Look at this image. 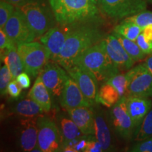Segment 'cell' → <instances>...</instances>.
<instances>
[{
  "instance_id": "6da1fadb",
  "label": "cell",
  "mask_w": 152,
  "mask_h": 152,
  "mask_svg": "<svg viewBox=\"0 0 152 152\" xmlns=\"http://www.w3.org/2000/svg\"><path fill=\"white\" fill-rule=\"evenodd\" d=\"M104 37L93 21L70 25L64 48L56 63L66 71L75 65L76 61L87 49L99 42Z\"/></svg>"
},
{
  "instance_id": "7a4b0ae2",
  "label": "cell",
  "mask_w": 152,
  "mask_h": 152,
  "mask_svg": "<svg viewBox=\"0 0 152 152\" xmlns=\"http://www.w3.org/2000/svg\"><path fill=\"white\" fill-rule=\"evenodd\" d=\"M57 23L70 26L93 21L99 14L98 5L93 0H49Z\"/></svg>"
},
{
  "instance_id": "3957f363",
  "label": "cell",
  "mask_w": 152,
  "mask_h": 152,
  "mask_svg": "<svg viewBox=\"0 0 152 152\" xmlns=\"http://www.w3.org/2000/svg\"><path fill=\"white\" fill-rule=\"evenodd\" d=\"M75 65L88 71L98 82L106 83L119 73L118 68L107 54L102 40L82 54L76 61Z\"/></svg>"
},
{
  "instance_id": "277c9868",
  "label": "cell",
  "mask_w": 152,
  "mask_h": 152,
  "mask_svg": "<svg viewBox=\"0 0 152 152\" xmlns=\"http://www.w3.org/2000/svg\"><path fill=\"white\" fill-rule=\"evenodd\" d=\"M22 11L28 24L37 37H41L57 22L49 1L45 0H27L16 7Z\"/></svg>"
},
{
  "instance_id": "5b68a950",
  "label": "cell",
  "mask_w": 152,
  "mask_h": 152,
  "mask_svg": "<svg viewBox=\"0 0 152 152\" xmlns=\"http://www.w3.org/2000/svg\"><path fill=\"white\" fill-rule=\"evenodd\" d=\"M18 52L23 64L24 71L35 77L50 60L49 51L44 45L36 42L17 45Z\"/></svg>"
},
{
  "instance_id": "8992f818",
  "label": "cell",
  "mask_w": 152,
  "mask_h": 152,
  "mask_svg": "<svg viewBox=\"0 0 152 152\" xmlns=\"http://www.w3.org/2000/svg\"><path fill=\"white\" fill-rule=\"evenodd\" d=\"M38 147L42 152L61 151L63 135L57 125L50 118L45 115L37 118Z\"/></svg>"
},
{
  "instance_id": "52a82bcc",
  "label": "cell",
  "mask_w": 152,
  "mask_h": 152,
  "mask_svg": "<svg viewBox=\"0 0 152 152\" xmlns=\"http://www.w3.org/2000/svg\"><path fill=\"white\" fill-rule=\"evenodd\" d=\"M147 0H98L103 14L113 19L125 18L147 9Z\"/></svg>"
},
{
  "instance_id": "ba28073f",
  "label": "cell",
  "mask_w": 152,
  "mask_h": 152,
  "mask_svg": "<svg viewBox=\"0 0 152 152\" xmlns=\"http://www.w3.org/2000/svg\"><path fill=\"white\" fill-rule=\"evenodd\" d=\"M128 85L126 96L152 97V74L144 64L126 73Z\"/></svg>"
},
{
  "instance_id": "9c48e42d",
  "label": "cell",
  "mask_w": 152,
  "mask_h": 152,
  "mask_svg": "<svg viewBox=\"0 0 152 152\" xmlns=\"http://www.w3.org/2000/svg\"><path fill=\"white\" fill-rule=\"evenodd\" d=\"M3 30L11 40L16 45L33 42L37 37L28 24L26 16L17 7Z\"/></svg>"
},
{
  "instance_id": "30bf717a",
  "label": "cell",
  "mask_w": 152,
  "mask_h": 152,
  "mask_svg": "<svg viewBox=\"0 0 152 152\" xmlns=\"http://www.w3.org/2000/svg\"><path fill=\"white\" fill-rule=\"evenodd\" d=\"M39 75L52 97L60 99L66 82L69 76L67 71L58 63L51 60L43 68Z\"/></svg>"
},
{
  "instance_id": "8fae6325",
  "label": "cell",
  "mask_w": 152,
  "mask_h": 152,
  "mask_svg": "<svg viewBox=\"0 0 152 152\" xmlns=\"http://www.w3.org/2000/svg\"><path fill=\"white\" fill-rule=\"evenodd\" d=\"M104 48L120 71H128L134 64V60L129 56L124 47L113 33L102 39Z\"/></svg>"
},
{
  "instance_id": "7c38bea8",
  "label": "cell",
  "mask_w": 152,
  "mask_h": 152,
  "mask_svg": "<svg viewBox=\"0 0 152 152\" xmlns=\"http://www.w3.org/2000/svg\"><path fill=\"white\" fill-rule=\"evenodd\" d=\"M111 117L114 128L119 135L124 139H130L135 128L128 113L126 96L121 98L118 102L113 106Z\"/></svg>"
},
{
  "instance_id": "4fadbf2b",
  "label": "cell",
  "mask_w": 152,
  "mask_h": 152,
  "mask_svg": "<svg viewBox=\"0 0 152 152\" xmlns=\"http://www.w3.org/2000/svg\"><path fill=\"white\" fill-rule=\"evenodd\" d=\"M70 77L73 78L87 99L92 104L96 102L97 94V80L92 74L80 66L75 65L66 70Z\"/></svg>"
},
{
  "instance_id": "5bb4252c",
  "label": "cell",
  "mask_w": 152,
  "mask_h": 152,
  "mask_svg": "<svg viewBox=\"0 0 152 152\" xmlns=\"http://www.w3.org/2000/svg\"><path fill=\"white\" fill-rule=\"evenodd\" d=\"M68 26H54L40 37V42L45 46L50 54V60L56 62L64 48Z\"/></svg>"
},
{
  "instance_id": "9a60e30c",
  "label": "cell",
  "mask_w": 152,
  "mask_h": 152,
  "mask_svg": "<svg viewBox=\"0 0 152 152\" xmlns=\"http://www.w3.org/2000/svg\"><path fill=\"white\" fill-rule=\"evenodd\" d=\"M63 109L69 110L79 107H92L93 104L83 94L78 85L71 77L68 76L60 98Z\"/></svg>"
},
{
  "instance_id": "2e32d148",
  "label": "cell",
  "mask_w": 152,
  "mask_h": 152,
  "mask_svg": "<svg viewBox=\"0 0 152 152\" xmlns=\"http://www.w3.org/2000/svg\"><path fill=\"white\" fill-rule=\"evenodd\" d=\"M37 118H26L20 121L19 144L23 151H42L38 147Z\"/></svg>"
},
{
  "instance_id": "e0dca14e",
  "label": "cell",
  "mask_w": 152,
  "mask_h": 152,
  "mask_svg": "<svg viewBox=\"0 0 152 152\" xmlns=\"http://www.w3.org/2000/svg\"><path fill=\"white\" fill-rule=\"evenodd\" d=\"M126 104L134 128H137L151 109L152 101L148 97L130 96H126Z\"/></svg>"
},
{
  "instance_id": "ac0fdd59",
  "label": "cell",
  "mask_w": 152,
  "mask_h": 152,
  "mask_svg": "<svg viewBox=\"0 0 152 152\" xmlns=\"http://www.w3.org/2000/svg\"><path fill=\"white\" fill-rule=\"evenodd\" d=\"M68 115L86 135H94V115L91 107H79L68 110Z\"/></svg>"
},
{
  "instance_id": "d6986e66",
  "label": "cell",
  "mask_w": 152,
  "mask_h": 152,
  "mask_svg": "<svg viewBox=\"0 0 152 152\" xmlns=\"http://www.w3.org/2000/svg\"><path fill=\"white\" fill-rule=\"evenodd\" d=\"M28 96L35 101L45 112H48L52 109V96L39 75L36 78Z\"/></svg>"
},
{
  "instance_id": "ffe728a7",
  "label": "cell",
  "mask_w": 152,
  "mask_h": 152,
  "mask_svg": "<svg viewBox=\"0 0 152 152\" xmlns=\"http://www.w3.org/2000/svg\"><path fill=\"white\" fill-rule=\"evenodd\" d=\"M8 67L12 74L13 79H16L19 74L24 71L23 64L18 52L17 45L13 44L1 56V61Z\"/></svg>"
},
{
  "instance_id": "44dd1931",
  "label": "cell",
  "mask_w": 152,
  "mask_h": 152,
  "mask_svg": "<svg viewBox=\"0 0 152 152\" xmlns=\"http://www.w3.org/2000/svg\"><path fill=\"white\" fill-rule=\"evenodd\" d=\"M94 136L102 145L104 151L111 149V136L104 118L99 114L94 115Z\"/></svg>"
},
{
  "instance_id": "7402d4cb",
  "label": "cell",
  "mask_w": 152,
  "mask_h": 152,
  "mask_svg": "<svg viewBox=\"0 0 152 152\" xmlns=\"http://www.w3.org/2000/svg\"><path fill=\"white\" fill-rule=\"evenodd\" d=\"M121 97L118 92L113 86L106 83L100 87L96 96V102L108 108L113 107Z\"/></svg>"
},
{
  "instance_id": "603a6c76",
  "label": "cell",
  "mask_w": 152,
  "mask_h": 152,
  "mask_svg": "<svg viewBox=\"0 0 152 152\" xmlns=\"http://www.w3.org/2000/svg\"><path fill=\"white\" fill-rule=\"evenodd\" d=\"M14 113L25 118H37L44 115L45 112L32 99H26L16 104Z\"/></svg>"
},
{
  "instance_id": "cb8c5ba5",
  "label": "cell",
  "mask_w": 152,
  "mask_h": 152,
  "mask_svg": "<svg viewBox=\"0 0 152 152\" xmlns=\"http://www.w3.org/2000/svg\"><path fill=\"white\" fill-rule=\"evenodd\" d=\"M61 130L63 135L62 147L69 142L77 140L85 135L71 118H63L61 120Z\"/></svg>"
},
{
  "instance_id": "d4e9b609",
  "label": "cell",
  "mask_w": 152,
  "mask_h": 152,
  "mask_svg": "<svg viewBox=\"0 0 152 152\" xmlns=\"http://www.w3.org/2000/svg\"><path fill=\"white\" fill-rule=\"evenodd\" d=\"M113 32H115L131 40L136 41L137 38L142 32V29L134 23L124 18L121 23L117 25L114 28Z\"/></svg>"
},
{
  "instance_id": "484cf974",
  "label": "cell",
  "mask_w": 152,
  "mask_h": 152,
  "mask_svg": "<svg viewBox=\"0 0 152 152\" xmlns=\"http://www.w3.org/2000/svg\"><path fill=\"white\" fill-rule=\"evenodd\" d=\"M113 34L117 39H118L123 47H124L127 53L129 54L131 58H132L134 61H141L145 57L146 54L142 52V50L139 47V45L137 44L135 41H132L131 39H129L128 38L123 37L120 34L115 33V32H113Z\"/></svg>"
},
{
  "instance_id": "4316f807",
  "label": "cell",
  "mask_w": 152,
  "mask_h": 152,
  "mask_svg": "<svg viewBox=\"0 0 152 152\" xmlns=\"http://www.w3.org/2000/svg\"><path fill=\"white\" fill-rule=\"evenodd\" d=\"M152 137V109L150 110L136 131L134 140L143 141Z\"/></svg>"
},
{
  "instance_id": "83f0119b",
  "label": "cell",
  "mask_w": 152,
  "mask_h": 152,
  "mask_svg": "<svg viewBox=\"0 0 152 152\" xmlns=\"http://www.w3.org/2000/svg\"><path fill=\"white\" fill-rule=\"evenodd\" d=\"M106 83L111 84L112 86L116 89L121 98L126 96L128 85V77H127L126 73L117 74L108 80Z\"/></svg>"
},
{
  "instance_id": "f1b7e54d",
  "label": "cell",
  "mask_w": 152,
  "mask_h": 152,
  "mask_svg": "<svg viewBox=\"0 0 152 152\" xmlns=\"http://www.w3.org/2000/svg\"><path fill=\"white\" fill-rule=\"evenodd\" d=\"M125 19L134 23L143 30L147 26L152 25V12L143 11L133 16L127 17Z\"/></svg>"
},
{
  "instance_id": "f546056e",
  "label": "cell",
  "mask_w": 152,
  "mask_h": 152,
  "mask_svg": "<svg viewBox=\"0 0 152 152\" xmlns=\"http://www.w3.org/2000/svg\"><path fill=\"white\" fill-rule=\"evenodd\" d=\"M16 7L4 0L0 1V29H3L10 17L14 12Z\"/></svg>"
},
{
  "instance_id": "4dcf8cb0",
  "label": "cell",
  "mask_w": 152,
  "mask_h": 152,
  "mask_svg": "<svg viewBox=\"0 0 152 152\" xmlns=\"http://www.w3.org/2000/svg\"><path fill=\"white\" fill-rule=\"evenodd\" d=\"M12 80H14L12 74L8 67L4 64L0 69V90L1 96L7 94V87Z\"/></svg>"
},
{
  "instance_id": "1f68e13d",
  "label": "cell",
  "mask_w": 152,
  "mask_h": 152,
  "mask_svg": "<svg viewBox=\"0 0 152 152\" xmlns=\"http://www.w3.org/2000/svg\"><path fill=\"white\" fill-rule=\"evenodd\" d=\"M130 151L133 152H152V138L150 137L143 141L138 142L130 148Z\"/></svg>"
},
{
  "instance_id": "d6a6232c",
  "label": "cell",
  "mask_w": 152,
  "mask_h": 152,
  "mask_svg": "<svg viewBox=\"0 0 152 152\" xmlns=\"http://www.w3.org/2000/svg\"><path fill=\"white\" fill-rule=\"evenodd\" d=\"M135 42L144 54H152V42L147 40L142 33L137 38Z\"/></svg>"
},
{
  "instance_id": "836d02e7",
  "label": "cell",
  "mask_w": 152,
  "mask_h": 152,
  "mask_svg": "<svg viewBox=\"0 0 152 152\" xmlns=\"http://www.w3.org/2000/svg\"><path fill=\"white\" fill-rule=\"evenodd\" d=\"M13 44H15L11 40L3 29H0V53L1 56Z\"/></svg>"
},
{
  "instance_id": "e575fe53",
  "label": "cell",
  "mask_w": 152,
  "mask_h": 152,
  "mask_svg": "<svg viewBox=\"0 0 152 152\" xmlns=\"http://www.w3.org/2000/svg\"><path fill=\"white\" fill-rule=\"evenodd\" d=\"M22 89L16 80H12L7 87V94H9L13 98H18L21 94Z\"/></svg>"
},
{
  "instance_id": "d590c367",
  "label": "cell",
  "mask_w": 152,
  "mask_h": 152,
  "mask_svg": "<svg viewBox=\"0 0 152 152\" xmlns=\"http://www.w3.org/2000/svg\"><path fill=\"white\" fill-rule=\"evenodd\" d=\"M104 151L102 149V145L96 140L95 136L92 135L90 138L89 139L88 142H87V147L85 148V152H102Z\"/></svg>"
},
{
  "instance_id": "8d00e7d4",
  "label": "cell",
  "mask_w": 152,
  "mask_h": 152,
  "mask_svg": "<svg viewBox=\"0 0 152 152\" xmlns=\"http://www.w3.org/2000/svg\"><path fill=\"white\" fill-rule=\"evenodd\" d=\"M15 80L18 82V83L23 89H28L31 85L29 74H28L26 72H22L17 76Z\"/></svg>"
},
{
  "instance_id": "74e56055",
  "label": "cell",
  "mask_w": 152,
  "mask_h": 152,
  "mask_svg": "<svg viewBox=\"0 0 152 152\" xmlns=\"http://www.w3.org/2000/svg\"><path fill=\"white\" fill-rule=\"evenodd\" d=\"M144 64L147 68V69L149 70L150 73L152 74V54L146 59Z\"/></svg>"
},
{
  "instance_id": "f35d334b",
  "label": "cell",
  "mask_w": 152,
  "mask_h": 152,
  "mask_svg": "<svg viewBox=\"0 0 152 152\" xmlns=\"http://www.w3.org/2000/svg\"><path fill=\"white\" fill-rule=\"evenodd\" d=\"M4 1H7V2L12 4L15 7H18V6L21 5L24 2H26L27 0H4Z\"/></svg>"
},
{
  "instance_id": "ab89813d",
  "label": "cell",
  "mask_w": 152,
  "mask_h": 152,
  "mask_svg": "<svg viewBox=\"0 0 152 152\" xmlns=\"http://www.w3.org/2000/svg\"><path fill=\"white\" fill-rule=\"evenodd\" d=\"M93 1H94V2H95V3H96V4H97V5H98V0H93Z\"/></svg>"
}]
</instances>
